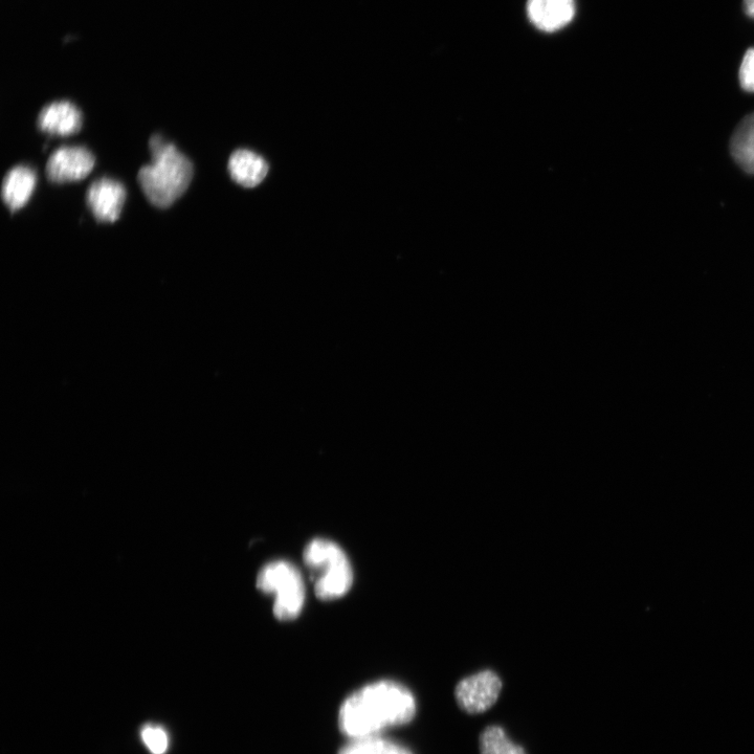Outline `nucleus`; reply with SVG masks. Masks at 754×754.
Instances as JSON below:
<instances>
[{
  "mask_svg": "<svg viewBox=\"0 0 754 754\" xmlns=\"http://www.w3.org/2000/svg\"><path fill=\"white\" fill-rule=\"evenodd\" d=\"M38 126L48 135L68 137L80 131L82 115L80 110L69 101L55 102L41 110Z\"/></svg>",
  "mask_w": 754,
  "mask_h": 754,
  "instance_id": "9",
  "label": "nucleus"
},
{
  "mask_svg": "<svg viewBox=\"0 0 754 754\" xmlns=\"http://www.w3.org/2000/svg\"><path fill=\"white\" fill-rule=\"evenodd\" d=\"M745 13L754 19V0H744Z\"/></svg>",
  "mask_w": 754,
  "mask_h": 754,
  "instance_id": "17",
  "label": "nucleus"
},
{
  "mask_svg": "<svg viewBox=\"0 0 754 754\" xmlns=\"http://www.w3.org/2000/svg\"><path fill=\"white\" fill-rule=\"evenodd\" d=\"M150 151L152 163L140 170L138 181L148 201L166 209L190 186L193 165L173 144L158 135L151 138Z\"/></svg>",
  "mask_w": 754,
  "mask_h": 754,
  "instance_id": "2",
  "label": "nucleus"
},
{
  "mask_svg": "<svg viewBox=\"0 0 754 754\" xmlns=\"http://www.w3.org/2000/svg\"><path fill=\"white\" fill-rule=\"evenodd\" d=\"M501 690L500 678L494 672L483 671L460 681L455 695L462 711L482 714L497 702Z\"/></svg>",
  "mask_w": 754,
  "mask_h": 754,
  "instance_id": "5",
  "label": "nucleus"
},
{
  "mask_svg": "<svg viewBox=\"0 0 754 754\" xmlns=\"http://www.w3.org/2000/svg\"><path fill=\"white\" fill-rule=\"evenodd\" d=\"M303 559L312 573L315 592L320 600H338L350 590L353 583L352 567L338 544L316 539L304 549Z\"/></svg>",
  "mask_w": 754,
  "mask_h": 754,
  "instance_id": "3",
  "label": "nucleus"
},
{
  "mask_svg": "<svg viewBox=\"0 0 754 754\" xmlns=\"http://www.w3.org/2000/svg\"><path fill=\"white\" fill-rule=\"evenodd\" d=\"M527 14L532 25L546 33L560 31L575 16L574 0H528Z\"/></svg>",
  "mask_w": 754,
  "mask_h": 754,
  "instance_id": "8",
  "label": "nucleus"
},
{
  "mask_svg": "<svg viewBox=\"0 0 754 754\" xmlns=\"http://www.w3.org/2000/svg\"><path fill=\"white\" fill-rule=\"evenodd\" d=\"M739 78L743 90L754 93V48L746 52L741 64Z\"/></svg>",
  "mask_w": 754,
  "mask_h": 754,
  "instance_id": "16",
  "label": "nucleus"
},
{
  "mask_svg": "<svg viewBox=\"0 0 754 754\" xmlns=\"http://www.w3.org/2000/svg\"><path fill=\"white\" fill-rule=\"evenodd\" d=\"M229 172L235 183L242 187L254 188L260 185L269 172V165L259 154L241 149L232 154Z\"/></svg>",
  "mask_w": 754,
  "mask_h": 754,
  "instance_id": "10",
  "label": "nucleus"
},
{
  "mask_svg": "<svg viewBox=\"0 0 754 754\" xmlns=\"http://www.w3.org/2000/svg\"><path fill=\"white\" fill-rule=\"evenodd\" d=\"M479 743L481 754H526L524 748L510 741L499 726L487 727Z\"/></svg>",
  "mask_w": 754,
  "mask_h": 754,
  "instance_id": "14",
  "label": "nucleus"
},
{
  "mask_svg": "<svg viewBox=\"0 0 754 754\" xmlns=\"http://www.w3.org/2000/svg\"><path fill=\"white\" fill-rule=\"evenodd\" d=\"M126 199L124 186L114 180L101 179L87 191V204L100 223H115Z\"/></svg>",
  "mask_w": 754,
  "mask_h": 754,
  "instance_id": "7",
  "label": "nucleus"
},
{
  "mask_svg": "<svg viewBox=\"0 0 754 754\" xmlns=\"http://www.w3.org/2000/svg\"><path fill=\"white\" fill-rule=\"evenodd\" d=\"M416 712V700L406 686L381 680L361 687L344 700L338 724L349 740L364 739L411 723Z\"/></svg>",
  "mask_w": 754,
  "mask_h": 754,
  "instance_id": "1",
  "label": "nucleus"
},
{
  "mask_svg": "<svg viewBox=\"0 0 754 754\" xmlns=\"http://www.w3.org/2000/svg\"><path fill=\"white\" fill-rule=\"evenodd\" d=\"M730 151L744 171L754 174V114L738 125L730 141Z\"/></svg>",
  "mask_w": 754,
  "mask_h": 754,
  "instance_id": "12",
  "label": "nucleus"
},
{
  "mask_svg": "<svg viewBox=\"0 0 754 754\" xmlns=\"http://www.w3.org/2000/svg\"><path fill=\"white\" fill-rule=\"evenodd\" d=\"M338 754H413L406 746L382 736L350 740Z\"/></svg>",
  "mask_w": 754,
  "mask_h": 754,
  "instance_id": "13",
  "label": "nucleus"
},
{
  "mask_svg": "<svg viewBox=\"0 0 754 754\" xmlns=\"http://www.w3.org/2000/svg\"><path fill=\"white\" fill-rule=\"evenodd\" d=\"M95 158L92 152L80 146L57 149L47 164L49 181L55 184L79 182L93 171Z\"/></svg>",
  "mask_w": 754,
  "mask_h": 754,
  "instance_id": "6",
  "label": "nucleus"
},
{
  "mask_svg": "<svg viewBox=\"0 0 754 754\" xmlns=\"http://www.w3.org/2000/svg\"><path fill=\"white\" fill-rule=\"evenodd\" d=\"M257 588L274 594V614L279 620L296 619L305 603V585L299 569L290 562L265 565L257 576Z\"/></svg>",
  "mask_w": 754,
  "mask_h": 754,
  "instance_id": "4",
  "label": "nucleus"
},
{
  "mask_svg": "<svg viewBox=\"0 0 754 754\" xmlns=\"http://www.w3.org/2000/svg\"><path fill=\"white\" fill-rule=\"evenodd\" d=\"M36 181V173L30 167L17 166L9 171L3 183V199L11 211H18L28 204Z\"/></svg>",
  "mask_w": 754,
  "mask_h": 754,
  "instance_id": "11",
  "label": "nucleus"
},
{
  "mask_svg": "<svg viewBox=\"0 0 754 754\" xmlns=\"http://www.w3.org/2000/svg\"><path fill=\"white\" fill-rule=\"evenodd\" d=\"M141 739L151 754H166L170 738L167 730L161 725L147 724L141 729Z\"/></svg>",
  "mask_w": 754,
  "mask_h": 754,
  "instance_id": "15",
  "label": "nucleus"
}]
</instances>
